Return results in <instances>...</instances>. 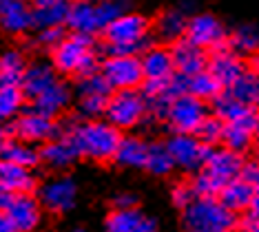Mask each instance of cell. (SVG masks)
I'll return each mask as SVG.
<instances>
[{
  "instance_id": "6da1fadb",
  "label": "cell",
  "mask_w": 259,
  "mask_h": 232,
  "mask_svg": "<svg viewBox=\"0 0 259 232\" xmlns=\"http://www.w3.org/2000/svg\"><path fill=\"white\" fill-rule=\"evenodd\" d=\"M244 170V159L239 153H233L228 148L213 151L206 166L195 175L193 179V190L197 197H213L220 195L231 181H235Z\"/></svg>"
},
{
  "instance_id": "7a4b0ae2",
  "label": "cell",
  "mask_w": 259,
  "mask_h": 232,
  "mask_svg": "<svg viewBox=\"0 0 259 232\" xmlns=\"http://www.w3.org/2000/svg\"><path fill=\"white\" fill-rule=\"evenodd\" d=\"M67 135L73 140V144L80 155H84V157H89V159H98V162L115 159V153L122 142L120 128H115L113 124H109V122L75 124V126L69 128Z\"/></svg>"
},
{
  "instance_id": "3957f363",
  "label": "cell",
  "mask_w": 259,
  "mask_h": 232,
  "mask_svg": "<svg viewBox=\"0 0 259 232\" xmlns=\"http://www.w3.org/2000/svg\"><path fill=\"white\" fill-rule=\"evenodd\" d=\"M109 56H138L149 44V22L138 14H124L104 29Z\"/></svg>"
},
{
  "instance_id": "277c9868",
  "label": "cell",
  "mask_w": 259,
  "mask_h": 232,
  "mask_svg": "<svg viewBox=\"0 0 259 232\" xmlns=\"http://www.w3.org/2000/svg\"><path fill=\"white\" fill-rule=\"evenodd\" d=\"M237 217L215 197H197L184 210L186 232H233Z\"/></svg>"
},
{
  "instance_id": "5b68a950",
  "label": "cell",
  "mask_w": 259,
  "mask_h": 232,
  "mask_svg": "<svg viewBox=\"0 0 259 232\" xmlns=\"http://www.w3.org/2000/svg\"><path fill=\"white\" fill-rule=\"evenodd\" d=\"M54 67L62 73H75L80 77L98 73V58L93 51V38L84 33H71L54 51Z\"/></svg>"
},
{
  "instance_id": "8992f818",
  "label": "cell",
  "mask_w": 259,
  "mask_h": 232,
  "mask_svg": "<svg viewBox=\"0 0 259 232\" xmlns=\"http://www.w3.org/2000/svg\"><path fill=\"white\" fill-rule=\"evenodd\" d=\"M146 100L144 93H138L135 88L131 91H115L109 100L107 106V120L115 128H131L138 126L146 115Z\"/></svg>"
},
{
  "instance_id": "52a82bcc",
  "label": "cell",
  "mask_w": 259,
  "mask_h": 232,
  "mask_svg": "<svg viewBox=\"0 0 259 232\" xmlns=\"http://www.w3.org/2000/svg\"><path fill=\"white\" fill-rule=\"evenodd\" d=\"M206 117H208L206 104L202 100L193 98L191 93H186V95H182V98L173 100L166 120L170 124V128L178 135H195Z\"/></svg>"
},
{
  "instance_id": "ba28073f",
  "label": "cell",
  "mask_w": 259,
  "mask_h": 232,
  "mask_svg": "<svg viewBox=\"0 0 259 232\" xmlns=\"http://www.w3.org/2000/svg\"><path fill=\"white\" fill-rule=\"evenodd\" d=\"M11 133H14L16 140L27 142L31 146L38 144V142L49 144V142L60 137V126L51 117H45L33 109H29L16 117V122L11 124Z\"/></svg>"
},
{
  "instance_id": "9c48e42d",
  "label": "cell",
  "mask_w": 259,
  "mask_h": 232,
  "mask_svg": "<svg viewBox=\"0 0 259 232\" xmlns=\"http://www.w3.org/2000/svg\"><path fill=\"white\" fill-rule=\"evenodd\" d=\"M102 75L115 91H131L144 82L142 58L138 56H109L102 62Z\"/></svg>"
},
{
  "instance_id": "30bf717a",
  "label": "cell",
  "mask_w": 259,
  "mask_h": 232,
  "mask_svg": "<svg viewBox=\"0 0 259 232\" xmlns=\"http://www.w3.org/2000/svg\"><path fill=\"white\" fill-rule=\"evenodd\" d=\"M170 155L175 159V166H182L184 170L199 172L213 155V148L206 146L197 135H173L166 142Z\"/></svg>"
},
{
  "instance_id": "8fae6325",
  "label": "cell",
  "mask_w": 259,
  "mask_h": 232,
  "mask_svg": "<svg viewBox=\"0 0 259 232\" xmlns=\"http://www.w3.org/2000/svg\"><path fill=\"white\" fill-rule=\"evenodd\" d=\"M186 40H191L193 44H197L199 49H220L224 47L226 40V31L224 25L210 14H199L195 18L188 20V29H186Z\"/></svg>"
},
{
  "instance_id": "7c38bea8",
  "label": "cell",
  "mask_w": 259,
  "mask_h": 232,
  "mask_svg": "<svg viewBox=\"0 0 259 232\" xmlns=\"http://www.w3.org/2000/svg\"><path fill=\"white\" fill-rule=\"evenodd\" d=\"M208 71L215 75V80L220 82L224 88H228V91H231V88L237 84L246 73L244 62H241L237 53H235L233 49H228L226 44L213 51L210 62H208Z\"/></svg>"
},
{
  "instance_id": "4fadbf2b",
  "label": "cell",
  "mask_w": 259,
  "mask_h": 232,
  "mask_svg": "<svg viewBox=\"0 0 259 232\" xmlns=\"http://www.w3.org/2000/svg\"><path fill=\"white\" fill-rule=\"evenodd\" d=\"M173 62H175V71L180 75H186V77H193V75H199L204 71H208V62L210 58L206 56L204 49H199L197 44H193L191 40L182 38L173 44Z\"/></svg>"
},
{
  "instance_id": "5bb4252c",
  "label": "cell",
  "mask_w": 259,
  "mask_h": 232,
  "mask_svg": "<svg viewBox=\"0 0 259 232\" xmlns=\"http://www.w3.org/2000/svg\"><path fill=\"white\" fill-rule=\"evenodd\" d=\"M75 183L69 177H54L40 188V204L51 212H67L75 204Z\"/></svg>"
},
{
  "instance_id": "9a60e30c",
  "label": "cell",
  "mask_w": 259,
  "mask_h": 232,
  "mask_svg": "<svg viewBox=\"0 0 259 232\" xmlns=\"http://www.w3.org/2000/svg\"><path fill=\"white\" fill-rule=\"evenodd\" d=\"M33 27V11L27 0H0V29L7 33H22Z\"/></svg>"
},
{
  "instance_id": "2e32d148",
  "label": "cell",
  "mask_w": 259,
  "mask_h": 232,
  "mask_svg": "<svg viewBox=\"0 0 259 232\" xmlns=\"http://www.w3.org/2000/svg\"><path fill=\"white\" fill-rule=\"evenodd\" d=\"M257 128H259V113L257 111H250L246 117L233 122V124H226V130H224V144H226L228 151L233 153H239L246 151L250 146L252 137L257 135Z\"/></svg>"
},
{
  "instance_id": "e0dca14e",
  "label": "cell",
  "mask_w": 259,
  "mask_h": 232,
  "mask_svg": "<svg viewBox=\"0 0 259 232\" xmlns=\"http://www.w3.org/2000/svg\"><path fill=\"white\" fill-rule=\"evenodd\" d=\"M33 27L40 29H51V27H62L67 25L71 7L69 0H33Z\"/></svg>"
},
{
  "instance_id": "ac0fdd59",
  "label": "cell",
  "mask_w": 259,
  "mask_h": 232,
  "mask_svg": "<svg viewBox=\"0 0 259 232\" xmlns=\"http://www.w3.org/2000/svg\"><path fill=\"white\" fill-rule=\"evenodd\" d=\"M142 69H144V82H168L178 71H175L173 53L166 49H146L142 56Z\"/></svg>"
},
{
  "instance_id": "d6986e66",
  "label": "cell",
  "mask_w": 259,
  "mask_h": 232,
  "mask_svg": "<svg viewBox=\"0 0 259 232\" xmlns=\"http://www.w3.org/2000/svg\"><path fill=\"white\" fill-rule=\"evenodd\" d=\"M5 215L14 221L18 232H29L40 221V204L31 195H16Z\"/></svg>"
},
{
  "instance_id": "ffe728a7",
  "label": "cell",
  "mask_w": 259,
  "mask_h": 232,
  "mask_svg": "<svg viewBox=\"0 0 259 232\" xmlns=\"http://www.w3.org/2000/svg\"><path fill=\"white\" fill-rule=\"evenodd\" d=\"M60 82L56 77V67L49 62H33L31 67H27L25 80H22V91L27 98L36 100L40 98L45 91H49L51 86Z\"/></svg>"
},
{
  "instance_id": "44dd1931",
  "label": "cell",
  "mask_w": 259,
  "mask_h": 232,
  "mask_svg": "<svg viewBox=\"0 0 259 232\" xmlns=\"http://www.w3.org/2000/svg\"><path fill=\"white\" fill-rule=\"evenodd\" d=\"M69 100H71V91H69V86L64 84V82H56L49 91H45L40 98L31 100V109L36 113H40V115L51 117V120H54L56 115H60V113L67 109Z\"/></svg>"
},
{
  "instance_id": "7402d4cb",
  "label": "cell",
  "mask_w": 259,
  "mask_h": 232,
  "mask_svg": "<svg viewBox=\"0 0 259 232\" xmlns=\"http://www.w3.org/2000/svg\"><path fill=\"white\" fill-rule=\"evenodd\" d=\"M0 183L14 195H29L36 186L31 170L0 159Z\"/></svg>"
},
{
  "instance_id": "603a6c76",
  "label": "cell",
  "mask_w": 259,
  "mask_h": 232,
  "mask_svg": "<svg viewBox=\"0 0 259 232\" xmlns=\"http://www.w3.org/2000/svg\"><path fill=\"white\" fill-rule=\"evenodd\" d=\"M40 157L49 166H54V168H67L69 164H73L75 159L80 157V153H78V148H75L73 140L64 133L62 137L45 144V148L40 151Z\"/></svg>"
},
{
  "instance_id": "cb8c5ba5",
  "label": "cell",
  "mask_w": 259,
  "mask_h": 232,
  "mask_svg": "<svg viewBox=\"0 0 259 232\" xmlns=\"http://www.w3.org/2000/svg\"><path fill=\"white\" fill-rule=\"evenodd\" d=\"M67 25L73 29V33H84V35H93L96 31H102L98 22V14H96V5L87 3H75L71 7V14H69Z\"/></svg>"
},
{
  "instance_id": "d4e9b609",
  "label": "cell",
  "mask_w": 259,
  "mask_h": 232,
  "mask_svg": "<svg viewBox=\"0 0 259 232\" xmlns=\"http://www.w3.org/2000/svg\"><path fill=\"white\" fill-rule=\"evenodd\" d=\"M27 64L20 51H5L0 56V86H22Z\"/></svg>"
},
{
  "instance_id": "484cf974",
  "label": "cell",
  "mask_w": 259,
  "mask_h": 232,
  "mask_svg": "<svg viewBox=\"0 0 259 232\" xmlns=\"http://www.w3.org/2000/svg\"><path fill=\"white\" fill-rule=\"evenodd\" d=\"M252 195H255V188L248 186V183L241 179V177H237V179L231 181L220 193V201L228 208V210H233V212L248 210L250 201H252Z\"/></svg>"
},
{
  "instance_id": "4316f807",
  "label": "cell",
  "mask_w": 259,
  "mask_h": 232,
  "mask_svg": "<svg viewBox=\"0 0 259 232\" xmlns=\"http://www.w3.org/2000/svg\"><path fill=\"white\" fill-rule=\"evenodd\" d=\"M0 159L11 162L16 166H22V168H33L42 157H40V153L31 144H27V142L9 140L7 146H5L3 153H0Z\"/></svg>"
},
{
  "instance_id": "83f0119b",
  "label": "cell",
  "mask_w": 259,
  "mask_h": 232,
  "mask_svg": "<svg viewBox=\"0 0 259 232\" xmlns=\"http://www.w3.org/2000/svg\"><path fill=\"white\" fill-rule=\"evenodd\" d=\"M250 111H255V109H250V106H246L244 102H239V100L235 98L231 91L222 93L220 98L213 102V115L220 117L224 124L237 122V120H241V117L248 115Z\"/></svg>"
},
{
  "instance_id": "f1b7e54d",
  "label": "cell",
  "mask_w": 259,
  "mask_h": 232,
  "mask_svg": "<svg viewBox=\"0 0 259 232\" xmlns=\"http://www.w3.org/2000/svg\"><path fill=\"white\" fill-rule=\"evenodd\" d=\"M146 155H149V144H144L138 137H122L120 148L115 153V162H120L122 166L138 168V166L146 164Z\"/></svg>"
},
{
  "instance_id": "f546056e",
  "label": "cell",
  "mask_w": 259,
  "mask_h": 232,
  "mask_svg": "<svg viewBox=\"0 0 259 232\" xmlns=\"http://www.w3.org/2000/svg\"><path fill=\"white\" fill-rule=\"evenodd\" d=\"M188 93H191L193 98L202 100V102H206V100L215 102L224 93V86L215 80V75L210 73V71H204V73H199V75L188 77Z\"/></svg>"
},
{
  "instance_id": "4dcf8cb0",
  "label": "cell",
  "mask_w": 259,
  "mask_h": 232,
  "mask_svg": "<svg viewBox=\"0 0 259 232\" xmlns=\"http://www.w3.org/2000/svg\"><path fill=\"white\" fill-rule=\"evenodd\" d=\"M155 29H157V33H160L164 40L178 42V40H182V35L186 33L188 20H186V16L182 14V11L168 9V11H164V14L160 16V20H157V27Z\"/></svg>"
},
{
  "instance_id": "1f68e13d",
  "label": "cell",
  "mask_w": 259,
  "mask_h": 232,
  "mask_svg": "<svg viewBox=\"0 0 259 232\" xmlns=\"http://www.w3.org/2000/svg\"><path fill=\"white\" fill-rule=\"evenodd\" d=\"M144 168L153 172V175H168L175 168V159L170 155L168 146L157 142V144H149V155H146Z\"/></svg>"
},
{
  "instance_id": "d6a6232c",
  "label": "cell",
  "mask_w": 259,
  "mask_h": 232,
  "mask_svg": "<svg viewBox=\"0 0 259 232\" xmlns=\"http://www.w3.org/2000/svg\"><path fill=\"white\" fill-rule=\"evenodd\" d=\"M231 93L239 102L259 111V75L257 73H244V77L231 88Z\"/></svg>"
},
{
  "instance_id": "836d02e7",
  "label": "cell",
  "mask_w": 259,
  "mask_h": 232,
  "mask_svg": "<svg viewBox=\"0 0 259 232\" xmlns=\"http://www.w3.org/2000/svg\"><path fill=\"white\" fill-rule=\"evenodd\" d=\"M25 91L22 86H0V122L20 115Z\"/></svg>"
},
{
  "instance_id": "e575fe53",
  "label": "cell",
  "mask_w": 259,
  "mask_h": 232,
  "mask_svg": "<svg viewBox=\"0 0 259 232\" xmlns=\"http://www.w3.org/2000/svg\"><path fill=\"white\" fill-rule=\"evenodd\" d=\"M75 91H78V98H91V95L111 98V95H113V86H111L109 80L102 75V71H98V73L80 77L78 84H75Z\"/></svg>"
},
{
  "instance_id": "d590c367",
  "label": "cell",
  "mask_w": 259,
  "mask_h": 232,
  "mask_svg": "<svg viewBox=\"0 0 259 232\" xmlns=\"http://www.w3.org/2000/svg\"><path fill=\"white\" fill-rule=\"evenodd\" d=\"M144 215L140 210H113L107 219V230L109 232H135L138 225L142 223Z\"/></svg>"
},
{
  "instance_id": "8d00e7d4",
  "label": "cell",
  "mask_w": 259,
  "mask_h": 232,
  "mask_svg": "<svg viewBox=\"0 0 259 232\" xmlns=\"http://www.w3.org/2000/svg\"><path fill=\"white\" fill-rule=\"evenodd\" d=\"M231 47L237 53H255L259 49V29L255 25H241L231 35Z\"/></svg>"
},
{
  "instance_id": "74e56055",
  "label": "cell",
  "mask_w": 259,
  "mask_h": 232,
  "mask_svg": "<svg viewBox=\"0 0 259 232\" xmlns=\"http://www.w3.org/2000/svg\"><path fill=\"white\" fill-rule=\"evenodd\" d=\"M131 7V0H102L96 5V14H98V22L100 29H107L109 25H113L117 18L124 16V11Z\"/></svg>"
},
{
  "instance_id": "f35d334b",
  "label": "cell",
  "mask_w": 259,
  "mask_h": 232,
  "mask_svg": "<svg viewBox=\"0 0 259 232\" xmlns=\"http://www.w3.org/2000/svg\"><path fill=\"white\" fill-rule=\"evenodd\" d=\"M224 130H226V124H224L217 115H208L195 135L206 146H213L217 142H224Z\"/></svg>"
},
{
  "instance_id": "ab89813d",
  "label": "cell",
  "mask_w": 259,
  "mask_h": 232,
  "mask_svg": "<svg viewBox=\"0 0 259 232\" xmlns=\"http://www.w3.org/2000/svg\"><path fill=\"white\" fill-rule=\"evenodd\" d=\"M111 98L104 95H91V98H80V113L84 117H96V115H107V106Z\"/></svg>"
},
{
  "instance_id": "60d3db41",
  "label": "cell",
  "mask_w": 259,
  "mask_h": 232,
  "mask_svg": "<svg viewBox=\"0 0 259 232\" xmlns=\"http://www.w3.org/2000/svg\"><path fill=\"white\" fill-rule=\"evenodd\" d=\"M64 40H67V33H64L62 27H51V29H40L36 35V42L38 47H45V49L56 51Z\"/></svg>"
},
{
  "instance_id": "b9f144b4",
  "label": "cell",
  "mask_w": 259,
  "mask_h": 232,
  "mask_svg": "<svg viewBox=\"0 0 259 232\" xmlns=\"http://www.w3.org/2000/svg\"><path fill=\"white\" fill-rule=\"evenodd\" d=\"M170 199H173V204L178 206V208H184V210H186V208L197 199V195H195V190H193L191 183H180V186L173 188V195H170Z\"/></svg>"
},
{
  "instance_id": "7bdbcfd3",
  "label": "cell",
  "mask_w": 259,
  "mask_h": 232,
  "mask_svg": "<svg viewBox=\"0 0 259 232\" xmlns=\"http://www.w3.org/2000/svg\"><path fill=\"white\" fill-rule=\"evenodd\" d=\"M241 179H244L248 186H252L255 190H259V162H248L244 164V170H241Z\"/></svg>"
},
{
  "instance_id": "ee69618b",
  "label": "cell",
  "mask_w": 259,
  "mask_h": 232,
  "mask_svg": "<svg viewBox=\"0 0 259 232\" xmlns=\"http://www.w3.org/2000/svg\"><path fill=\"white\" fill-rule=\"evenodd\" d=\"M135 204H138V197L131 195V193H122V195H117V197L113 199L115 210H133Z\"/></svg>"
},
{
  "instance_id": "f6af8a7d",
  "label": "cell",
  "mask_w": 259,
  "mask_h": 232,
  "mask_svg": "<svg viewBox=\"0 0 259 232\" xmlns=\"http://www.w3.org/2000/svg\"><path fill=\"white\" fill-rule=\"evenodd\" d=\"M14 197H16V195L9 193V190L0 183V212H7V208H9V204H11V199H14Z\"/></svg>"
},
{
  "instance_id": "bcb514c9",
  "label": "cell",
  "mask_w": 259,
  "mask_h": 232,
  "mask_svg": "<svg viewBox=\"0 0 259 232\" xmlns=\"http://www.w3.org/2000/svg\"><path fill=\"white\" fill-rule=\"evenodd\" d=\"M241 232H259V217H246L241 223Z\"/></svg>"
},
{
  "instance_id": "7dc6e473",
  "label": "cell",
  "mask_w": 259,
  "mask_h": 232,
  "mask_svg": "<svg viewBox=\"0 0 259 232\" xmlns=\"http://www.w3.org/2000/svg\"><path fill=\"white\" fill-rule=\"evenodd\" d=\"M0 232H18V228H16L14 221L5 212H0Z\"/></svg>"
},
{
  "instance_id": "c3c4849f",
  "label": "cell",
  "mask_w": 259,
  "mask_h": 232,
  "mask_svg": "<svg viewBox=\"0 0 259 232\" xmlns=\"http://www.w3.org/2000/svg\"><path fill=\"white\" fill-rule=\"evenodd\" d=\"M135 232H157V223H155V219L144 217V219H142V223L138 225V230H135Z\"/></svg>"
},
{
  "instance_id": "681fc988",
  "label": "cell",
  "mask_w": 259,
  "mask_h": 232,
  "mask_svg": "<svg viewBox=\"0 0 259 232\" xmlns=\"http://www.w3.org/2000/svg\"><path fill=\"white\" fill-rule=\"evenodd\" d=\"M248 215H250V217H259V190H255V195H252V201H250V208H248Z\"/></svg>"
},
{
  "instance_id": "f907efd6",
  "label": "cell",
  "mask_w": 259,
  "mask_h": 232,
  "mask_svg": "<svg viewBox=\"0 0 259 232\" xmlns=\"http://www.w3.org/2000/svg\"><path fill=\"white\" fill-rule=\"evenodd\" d=\"M7 142H9L7 140V128H5L3 122H0V153H3V148L7 146Z\"/></svg>"
},
{
  "instance_id": "816d5d0a",
  "label": "cell",
  "mask_w": 259,
  "mask_h": 232,
  "mask_svg": "<svg viewBox=\"0 0 259 232\" xmlns=\"http://www.w3.org/2000/svg\"><path fill=\"white\" fill-rule=\"evenodd\" d=\"M252 73L259 75V53H255V58H252Z\"/></svg>"
},
{
  "instance_id": "f5cc1de1",
  "label": "cell",
  "mask_w": 259,
  "mask_h": 232,
  "mask_svg": "<svg viewBox=\"0 0 259 232\" xmlns=\"http://www.w3.org/2000/svg\"><path fill=\"white\" fill-rule=\"evenodd\" d=\"M73 232H87V230H84V228H75Z\"/></svg>"
},
{
  "instance_id": "db71d44e",
  "label": "cell",
  "mask_w": 259,
  "mask_h": 232,
  "mask_svg": "<svg viewBox=\"0 0 259 232\" xmlns=\"http://www.w3.org/2000/svg\"><path fill=\"white\" fill-rule=\"evenodd\" d=\"M255 140H257V146H259V128H257V135H255Z\"/></svg>"
},
{
  "instance_id": "11a10c76",
  "label": "cell",
  "mask_w": 259,
  "mask_h": 232,
  "mask_svg": "<svg viewBox=\"0 0 259 232\" xmlns=\"http://www.w3.org/2000/svg\"><path fill=\"white\" fill-rule=\"evenodd\" d=\"M78 3H82V0H78Z\"/></svg>"
}]
</instances>
